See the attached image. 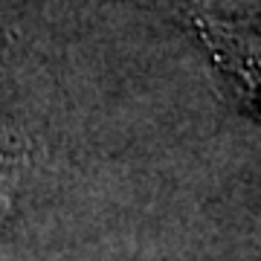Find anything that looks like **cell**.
Wrapping results in <instances>:
<instances>
[{"instance_id":"obj_1","label":"cell","mask_w":261,"mask_h":261,"mask_svg":"<svg viewBox=\"0 0 261 261\" xmlns=\"http://www.w3.org/2000/svg\"><path fill=\"white\" fill-rule=\"evenodd\" d=\"M244 82H247L252 102H255V108L261 113V58H252L250 64L244 67Z\"/></svg>"}]
</instances>
